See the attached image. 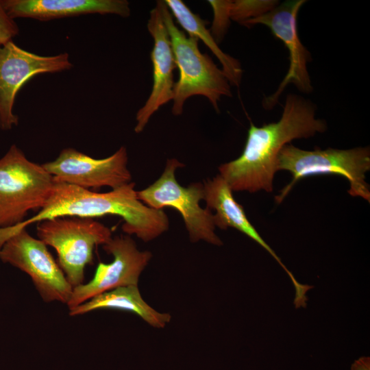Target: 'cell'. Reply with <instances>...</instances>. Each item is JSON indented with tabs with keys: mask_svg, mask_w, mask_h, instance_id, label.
<instances>
[{
	"mask_svg": "<svg viewBox=\"0 0 370 370\" xmlns=\"http://www.w3.org/2000/svg\"><path fill=\"white\" fill-rule=\"evenodd\" d=\"M127 160V150L123 146L103 159H95L73 148H66L55 160L42 165L56 182L88 190L104 186L114 189L132 182Z\"/></svg>",
	"mask_w": 370,
	"mask_h": 370,
	"instance_id": "11",
	"label": "cell"
},
{
	"mask_svg": "<svg viewBox=\"0 0 370 370\" xmlns=\"http://www.w3.org/2000/svg\"><path fill=\"white\" fill-rule=\"evenodd\" d=\"M108 214L122 217V230L129 235H136L144 242L154 240L169 227V218L162 210L150 208L138 199L134 182L107 193H97L54 181L49 198L37 214L13 227L0 228V247L15 232L46 219H92Z\"/></svg>",
	"mask_w": 370,
	"mask_h": 370,
	"instance_id": "2",
	"label": "cell"
},
{
	"mask_svg": "<svg viewBox=\"0 0 370 370\" xmlns=\"http://www.w3.org/2000/svg\"><path fill=\"white\" fill-rule=\"evenodd\" d=\"M67 53L42 56L24 50L13 40L0 44V128L10 130L18 123L13 112L17 92L32 77L71 69Z\"/></svg>",
	"mask_w": 370,
	"mask_h": 370,
	"instance_id": "9",
	"label": "cell"
},
{
	"mask_svg": "<svg viewBox=\"0 0 370 370\" xmlns=\"http://www.w3.org/2000/svg\"><path fill=\"white\" fill-rule=\"evenodd\" d=\"M164 3L189 36L201 39L218 58L230 85L238 86L243 75L241 63L219 48L210 31L206 28L208 21L193 12L181 0H166Z\"/></svg>",
	"mask_w": 370,
	"mask_h": 370,
	"instance_id": "17",
	"label": "cell"
},
{
	"mask_svg": "<svg viewBox=\"0 0 370 370\" xmlns=\"http://www.w3.org/2000/svg\"><path fill=\"white\" fill-rule=\"evenodd\" d=\"M306 2V0H291L280 3L269 12L249 20L243 25L249 27L257 24L267 26L275 38L284 42L288 51V72L276 91L264 97L262 107L266 110L272 109L278 103L279 97L289 84H294L304 93L313 90L307 68L312 57L301 43L297 30L298 12Z\"/></svg>",
	"mask_w": 370,
	"mask_h": 370,
	"instance_id": "10",
	"label": "cell"
},
{
	"mask_svg": "<svg viewBox=\"0 0 370 370\" xmlns=\"http://www.w3.org/2000/svg\"><path fill=\"white\" fill-rule=\"evenodd\" d=\"M316 106L295 94H288L278 122L256 127L250 121L241 155L219 166V175L233 191L273 190L276 162L283 147L294 139L308 138L327 130L315 117Z\"/></svg>",
	"mask_w": 370,
	"mask_h": 370,
	"instance_id": "1",
	"label": "cell"
},
{
	"mask_svg": "<svg viewBox=\"0 0 370 370\" xmlns=\"http://www.w3.org/2000/svg\"><path fill=\"white\" fill-rule=\"evenodd\" d=\"M99 309L132 312L155 328H164L171 319L170 314L156 310L143 299L138 285L121 286L96 295L70 309L69 315H81Z\"/></svg>",
	"mask_w": 370,
	"mask_h": 370,
	"instance_id": "16",
	"label": "cell"
},
{
	"mask_svg": "<svg viewBox=\"0 0 370 370\" xmlns=\"http://www.w3.org/2000/svg\"><path fill=\"white\" fill-rule=\"evenodd\" d=\"M350 370H370V357H360L352 363Z\"/></svg>",
	"mask_w": 370,
	"mask_h": 370,
	"instance_id": "21",
	"label": "cell"
},
{
	"mask_svg": "<svg viewBox=\"0 0 370 370\" xmlns=\"http://www.w3.org/2000/svg\"><path fill=\"white\" fill-rule=\"evenodd\" d=\"M163 21L166 27L179 79L173 87L172 113H182L185 101L194 95L208 98L219 112V101L222 96L232 97L230 84L222 69L207 53L199 49V39L187 36L175 25L173 16L163 1H160Z\"/></svg>",
	"mask_w": 370,
	"mask_h": 370,
	"instance_id": "3",
	"label": "cell"
},
{
	"mask_svg": "<svg viewBox=\"0 0 370 370\" xmlns=\"http://www.w3.org/2000/svg\"><path fill=\"white\" fill-rule=\"evenodd\" d=\"M184 165L175 158L167 160L161 176L147 188L137 191L138 199L147 206L162 210L176 209L181 214L191 242L204 241L220 246L223 242L215 233L213 214L208 208H202L204 184L192 183L181 186L175 178V171Z\"/></svg>",
	"mask_w": 370,
	"mask_h": 370,
	"instance_id": "7",
	"label": "cell"
},
{
	"mask_svg": "<svg viewBox=\"0 0 370 370\" xmlns=\"http://www.w3.org/2000/svg\"><path fill=\"white\" fill-rule=\"evenodd\" d=\"M212 6L214 17L210 32L217 41L221 42L230 23V1H208Z\"/></svg>",
	"mask_w": 370,
	"mask_h": 370,
	"instance_id": "19",
	"label": "cell"
},
{
	"mask_svg": "<svg viewBox=\"0 0 370 370\" xmlns=\"http://www.w3.org/2000/svg\"><path fill=\"white\" fill-rule=\"evenodd\" d=\"M102 246L107 254L113 256L112 262H99L90 281L73 287L66 304L69 310L101 293L138 285L141 273L152 258L150 251H140L129 236H115Z\"/></svg>",
	"mask_w": 370,
	"mask_h": 370,
	"instance_id": "12",
	"label": "cell"
},
{
	"mask_svg": "<svg viewBox=\"0 0 370 370\" xmlns=\"http://www.w3.org/2000/svg\"><path fill=\"white\" fill-rule=\"evenodd\" d=\"M54 184L42 164L27 159L12 145L0 159V228L16 225L29 210L40 209Z\"/></svg>",
	"mask_w": 370,
	"mask_h": 370,
	"instance_id": "5",
	"label": "cell"
},
{
	"mask_svg": "<svg viewBox=\"0 0 370 370\" xmlns=\"http://www.w3.org/2000/svg\"><path fill=\"white\" fill-rule=\"evenodd\" d=\"M37 236L55 249L58 264L73 287L83 284L94 248L112 238L110 229L91 218L56 217L37 223Z\"/></svg>",
	"mask_w": 370,
	"mask_h": 370,
	"instance_id": "6",
	"label": "cell"
},
{
	"mask_svg": "<svg viewBox=\"0 0 370 370\" xmlns=\"http://www.w3.org/2000/svg\"><path fill=\"white\" fill-rule=\"evenodd\" d=\"M18 33L19 28L17 23L7 13L2 1L0 0V44L13 40Z\"/></svg>",
	"mask_w": 370,
	"mask_h": 370,
	"instance_id": "20",
	"label": "cell"
},
{
	"mask_svg": "<svg viewBox=\"0 0 370 370\" xmlns=\"http://www.w3.org/2000/svg\"><path fill=\"white\" fill-rule=\"evenodd\" d=\"M369 169V147L324 150L316 147L314 150L308 151L288 143L278 154L276 170L289 171L293 179L275 197V201L281 203L293 186L305 177L332 174L342 175L348 180L350 195L360 197L369 202V186L365 181L366 173Z\"/></svg>",
	"mask_w": 370,
	"mask_h": 370,
	"instance_id": "4",
	"label": "cell"
},
{
	"mask_svg": "<svg viewBox=\"0 0 370 370\" xmlns=\"http://www.w3.org/2000/svg\"><path fill=\"white\" fill-rule=\"evenodd\" d=\"M204 200L206 201V208L214 210L216 212L213 214L215 227L221 230L232 227L251 238L277 260L286 271L292 282L295 281L292 273L286 269L280 258L248 220L243 206L234 199L232 190L219 174L204 182Z\"/></svg>",
	"mask_w": 370,
	"mask_h": 370,
	"instance_id": "15",
	"label": "cell"
},
{
	"mask_svg": "<svg viewBox=\"0 0 370 370\" xmlns=\"http://www.w3.org/2000/svg\"><path fill=\"white\" fill-rule=\"evenodd\" d=\"M147 29L153 39L151 53L153 66V86L145 105L138 111L134 131L141 132L151 116L159 108L173 99V70L176 68L171 43L163 21L160 1L150 12Z\"/></svg>",
	"mask_w": 370,
	"mask_h": 370,
	"instance_id": "13",
	"label": "cell"
},
{
	"mask_svg": "<svg viewBox=\"0 0 370 370\" xmlns=\"http://www.w3.org/2000/svg\"><path fill=\"white\" fill-rule=\"evenodd\" d=\"M2 3L13 19L49 21L89 14L130 15L126 0H3Z\"/></svg>",
	"mask_w": 370,
	"mask_h": 370,
	"instance_id": "14",
	"label": "cell"
},
{
	"mask_svg": "<svg viewBox=\"0 0 370 370\" xmlns=\"http://www.w3.org/2000/svg\"><path fill=\"white\" fill-rule=\"evenodd\" d=\"M0 259L27 273L45 302L67 304L73 287L49 251L47 245L22 229L0 249Z\"/></svg>",
	"mask_w": 370,
	"mask_h": 370,
	"instance_id": "8",
	"label": "cell"
},
{
	"mask_svg": "<svg viewBox=\"0 0 370 370\" xmlns=\"http://www.w3.org/2000/svg\"><path fill=\"white\" fill-rule=\"evenodd\" d=\"M279 3L275 0L230 1V19L243 25L246 21L269 12Z\"/></svg>",
	"mask_w": 370,
	"mask_h": 370,
	"instance_id": "18",
	"label": "cell"
}]
</instances>
